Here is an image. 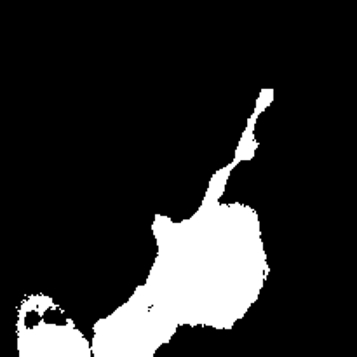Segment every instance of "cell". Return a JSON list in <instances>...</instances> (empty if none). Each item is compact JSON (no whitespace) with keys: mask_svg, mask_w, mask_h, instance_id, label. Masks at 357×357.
Wrapping results in <instances>:
<instances>
[]
</instances>
